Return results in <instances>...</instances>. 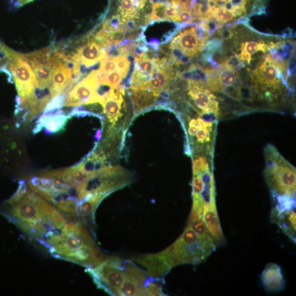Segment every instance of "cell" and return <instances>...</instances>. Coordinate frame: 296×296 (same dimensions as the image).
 Returning <instances> with one entry per match:
<instances>
[{
  "mask_svg": "<svg viewBox=\"0 0 296 296\" xmlns=\"http://www.w3.org/2000/svg\"><path fill=\"white\" fill-rule=\"evenodd\" d=\"M56 258L93 268L105 258L101 254L91 235L79 223L69 222L61 232L45 245Z\"/></svg>",
  "mask_w": 296,
  "mask_h": 296,
  "instance_id": "1",
  "label": "cell"
},
{
  "mask_svg": "<svg viewBox=\"0 0 296 296\" xmlns=\"http://www.w3.org/2000/svg\"><path fill=\"white\" fill-rule=\"evenodd\" d=\"M264 177L268 186L279 196H293L296 192V171L271 144L265 148Z\"/></svg>",
  "mask_w": 296,
  "mask_h": 296,
  "instance_id": "2",
  "label": "cell"
},
{
  "mask_svg": "<svg viewBox=\"0 0 296 296\" xmlns=\"http://www.w3.org/2000/svg\"><path fill=\"white\" fill-rule=\"evenodd\" d=\"M168 248L177 265H196L215 251L216 244L211 235H199L187 226L181 237Z\"/></svg>",
  "mask_w": 296,
  "mask_h": 296,
  "instance_id": "3",
  "label": "cell"
},
{
  "mask_svg": "<svg viewBox=\"0 0 296 296\" xmlns=\"http://www.w3.org/2000/svg\"><path fill=\"white\" fill-rule=\"evenodd\" d=\"M12 205L8 216L28 234L38 221L55 209L33 191H27L18 202Z\"/></svg>",
  "mask_w": 296,
  "mask_h": 296,
  "instance_id": "4",
  "label": "cell"
},
{
  "mask_svg": "<svg viewBox=\"0 0 296 296\" xmlns=\"http://www.w3.org/2000/svg\"><path fill=\"white\" fill-rule=\"evenodd\" d=\"M123 262L117 257L105 259L87 272L92 277L98 289L111 296H119L124 280Z\"/></svg>",
  "mask_w": 296,
  "mask_h": 296,
  "instance_id": "5",
  "label": "cell"
},
{
  "mask_svg": "<svg viewBox=\"0 0 296 296\" xmlns=\"http://www.w3.org/2000/svg\"><path fill=\"white\" fill-rule=\"evenodd\" d=\"M282 72L273 62L271 56L268 54L264 61L253 72L252 82L255 84L256 88L261 86L265 90V95L272 97L270 92H276L281 87Z\"/></svg>",
  "mask_w": 296,
  "mask_h": 296,
  "instance_id": "6",
  "label": "cell"
},
{
  "mask_svg": "<svg viewBox=\"0 0 296 296\" xmlns=\"http://www.w3.org/2000/svg\"><path fill=\"white\" fill-rule=\"evenodd\" d=\"M123 265L125 280L119 296H146L145 286L151 276L131 261H125Z\"/></svg>",
  "mask_w": 296,
  "mask_h": 296,
  "instance_id": "7",
  "label": "cell"
},
{
  "mask_svg": "<svg viewBox=\"0 0 296 296\" xmlns=\"http://www.w3.org/2000/svg\"><path fill=\"white\" fill-rule=\"evenodd\" d=\"M133 260L143 266L149 276L155 279H163L171 269L175 267L173 257L167 248L156 254L137 256Z\"/></svg>",
  "mask_w": 296,
  "mask_h": 296,
  "instance_id": "8",
  "label": "cell"
},
{
  "mask_svg": "<svg viewBox=\"0 0 296 296\" xmlns=\"http://www.w3.org/2000/svg\"><path fill=\"white\" fill-rule=\"evenodd\" d=\"M188 81L189 96L202 115L209 114L218 117L220 110L219 103L216 97L207 87V85L192 80Z\"/></svg>",
  "mask_w": 296,
  "mask_h": 296,
  "instance_id": "9",
  "label": "cell"
},
{
  "mask_svg": "<svg viewBox=\"0 0 296 296\" xmlns=\"http://www.w3.org/2000/svg\"><path fill=\"white\" fill-rule=\"evenodd\" d=\"M99 85L97 70L92 71L69 93L64 106L86 105L95 93Z\"/></svg>",
  "mask_w": 296,
  "mask_h": 296,
  "instance_id": "10",
  "label": "cell"
},
{
  "mask_svg": "<svg viewBox=\"0 0 296 296\" xmlns=\"http://www.w3.org/2000/svg\"><path fill=\"white\" fill-rule=\"evenodd\" d=\"M72 68L70 63H68L59 57L55 64L53 71L52 83L51 87V95L53 98L62 94L68 87L75 82L72 78Z\"/></svg>",
  "mask_w": 296,
  "mask_h": 296,
  "instance_id": "11",
  "label": "cell"
},
{
  "mask_svg": "<svg viewBox=\"0 0 296 296\" xmlns=\"http://www.w3.org/2000/svg\"><path fill=\"white\" fill-rule=\"evenodd\" d=\"M171 44L178 46L184 54L192 57L201 52L205 45L197 38L194 32V27L180 33L177 36L174 37Z\"/></svg>",
  "mask_w": 296,
  "mask_h": 296,
  "instance_id": "12",
  "label": "cell"
},
{
  "mask_svg": "<svg viewBox=\"0 0 296 296\" xmlns=\"http://www.w3.org/2000/svg\"><path fill=\"white\" fill-rule=\"evenodd\" d=\"M177 75L176 70L172 66L171 63L158 69L148 80L151 91L157 97H159L160 93L166 89L172 80Z\"/></svg>",
  "mask_w": 296,
  "mask_h": 296,
  "instance_id": "13",
  "label": "cell"
},
{
  "mask_svg": "<svg viewBox=\"0 0 296 296\" xmlns=\"http://www.w3.org/2000/svg\"><path fill=\"white\" fill-rule=\"evenodd\" d=\"M203 220L207 226L216 244H224L225 239L218 215L216 203L204 205Z\"/></svg>",
  "mask_w": 296,
  "mask_h": 296,
  "instance_id": "14",
  "label": "cell"
},
{
  "mask_svg": "<svg viewBox=\"0 0 296 296\" xmlns=\"http://www.w3.org/2000/svg\"><path fill=\"white\" fill-rule=\"evenodd\" d=\"M124 94H125V90L123 88L113 89L109 96L101 103L104 106V113L106 114L113 126L122 116L121 110L123 100L122 96Z\"/></svg>",
  "mask_w": 296,
  "mask_h": 296,
  "instance_id": "15",
  "label": "cell"
},
{
  "mask_svg": "<svg viewBox=\"0 0 296 296\" xmlns=\"http://www.w3.org/2000/svg\"><path fill=\"white\" fill-rule=\"evenodd\" d=\"M261 280L264 289L269 293H277L284 288L285 281L281 269L276 264H269L264 269Z\"/></svg>",
  "mask_w": 296,
  "mask_h": 296,
  "instance_id": "16",
  "label": "cell"
},
{
  "mask_svg": "<svg viewBox=\"0 0 296 296\" xmlns=\"http://www.w3.org/2000/svg\"><path fill=\"white\" fill-rule=\"evenodd\" d=\"M272 219L293 241L296 242V213L294 209L281 211L274 209Z\"/></svg>",
  "mask_w": 296,
  "mask_h": 296,
  "instance_id": "17",
  "label": "cell"
},
{
  "mask_svg": "<svg viewBox=\"0 0 296 296\" xmlns=\"http://www.w3.org/2000/svg\"><path fill=\"white\" fill-rule=\"evenodd\" d=\"M70 116L64 114H43L38 119L37 123L45 127L47 134H52L64 129Z\"/></svg>",
  "mask_w": 296,
  "mask_h": 296,
  "instance_id": "18",
  "label": "cell"
},
{
  "mask_svg": "<svg viewBox=\"0 0 296 296\" xmlns=\"http://www.w3.org/2000/svg\"><path fill=\"white\" fill-rule=\"evenodd\" d=\"M131 90V98L136 113L149 108L155 104L158 97L148 90L134 89Z\"/></svg>",
  "mask_w": 296,
  "mask_h": 296,
  "instance_id": "19",
  "label": "cell"
},
{
  "mask_svg": "<svg viewBox=\"0 0 296 296\" xmlns=\"http://www.w3.org/2000/svg\"><path fill=\"white\" fill-rule=\"evenodd\" d=\"M238 79L237 72L231 69L223 67L218 71V81L221 87V91L223 88L234 85Z\"/></svg>",
  "mask_w": 296,
  "mask_h": 296,
  "instance_id": "20",
  "label": "cell"
},
{
  "mask_svg": "<svg viewBox=\"0 0 296 296\" xmlns=\"http://www.w3.org/2000/svg\"><path fill=\"white\" fill-rule=\"evenodd\" d=\"M210 18H212L215 19L219 23L221 24H225L229 22L236 18L234 13L225 9L224 8H218L213 10L211 15Z\"/></svg>",
  "mask_w": 296,
  "mask_h": 296,
  "instance_id": "21",
  "label": "cell"
},
{
  "mask_svg": "<svg viewBox=\"0 0 296 296\" xmlns=\"http://www.w3.org/2000/svg\"><path fill=\"white\" fill-rule=\"evenodd\" d=\"M117 70V57H109L103 60L100 69L97 70L99 77L106 76Z\"/></svg>",
  "mask_w": 296,
  "mask_h": 296,
  "instance_id": "22",
  "label": "cell"
},
{
  "mask_svg": "<svg viewBox=\"0 0 296 296\" xmlns=\"http://www.w3.org/2000/svg\"><path fill=\"white\" fill-rule=\"evenodd\" d=\"M241 49L245 50L248 54L251 55L260 51L264 53L267 52L270 50V46L262 42H257L252 41L243 43Z\"/></svg>",
  "mask_w": 296,
  "mask_h": 296,
  "instance_id": "23",
  "label": "cell"
},
{
  "mask_svg": "<svg viewBox=\"0 0 296 296\" xmlns=\"http://www.w3.org/2000/svg\"><path fill=\"white\" fill-rule=\"evenodd\" d=\"M188 226H190L197 234L199 235H211L207 226H206L203 221V218L190 219Z\"/></svg>",
  "mask_w": 296,
  "mask_h": 296,
  "instance_id": "24",
  "label": "cell"
},
{
  "mask_svg": "<svg viewBox=\"0 0 296 296\" xmlns=\"http://www.w3.org/2000/svg\"><path fill=\"white\" fill-rule=\"evenodd\" d=\"M165 4L153 3L152 14L147 20L148 21L167 20L165 15Z\"/></svg>",
  "mask_w": 296,
  "mask_h": 296,
  "instance_id": "25",
  "label": "cell"
},
{
  "mask_svg": "<svg viewBox=\"0 0 296 296\" xmlns=\"http://www.w3.org/2000/svg\"><path fill=\"white\" fill-rule=\"evenodd\" d=\"M67 93H62L60 95L55 97L51 100L48 104L46 106L44 113L45 114L51 111L61 109L64 106L66 100Z\"/></svg>",
  "mask_w": 296,
  "mask_h": 296,
  "instance_id": "26",
  "label": "cell"
},
{
  "mask_svg": "<svg viewBox=\"0 0 296 296\" xmlns=\"http://www.w3.org/2000/svg\"><path fill=\"white\" fill-rule=\"evenodd\" d=\"M210 168L207 158L204 156L197 157L193 161V174Z\"/></svg>",
  "mask_w": 296,
  "mask_h": 296,
  "instance_id": "27",
  "label": "cell"
},
{
  "mask_svg": "<svg viewBox=\"0 0 296 296\" xmlns=\"http://www.w3.org/2000/svg\"><path fill=\"white\" fill-rule=\"evenodd\" d=\"M117 57V70L121 73L123 78H126L130 68V62L126 56Z\"/></svg>",
  "mask_w": 296,
  "mask_h": 296,
  "instance_id": "28",
  "label": "cell"
},
{
  "mask_svg": "<svg viewBox=\"0 0 296 296\" xmlns=\"http://www.w3.org/2000/svg\"><path fill=\"white\" fill-rule=\"evenodd\" d=\"M179 10L177 6L167 4L165 8V15L167 20L179 22Z\"/></svg>",
  "mask_w": 296,
  "mask_h": 296,
  "instance_id": "29",
  "label": "cell"
},
{
  "mask_svg": "<svg viewBox=\"0 0 296 296\" xmlns=\"http://www.w3.org/2000/svg\"><path fill=\"white\" fill-rule=\"evenodd\" d=\"M205 19V22L201 27L207 30L210 36L222 28V24L212 18H207Z\"/></svg>",
  "mask_w": 296,
  "mask_h": 296,
  "instance_id": "30",
  "label": "cell"
},
{
  "mask_svg": "<svg viewBox=\"0 0 296 296\" xmlns=\"http://www.w3.org/2000/svg\"><path fill=\"white\" fill-rule=\"evenodd\" d=\"M244 62L237 55H232L226 60L225 62L222 64L223 67H226L235 70L244 67Z\"/></svg>",
  "mask_w": 296,
  "mask_h": 296,
  "instance_id": "31",
  "label": "cell"
},
{
  "mask_svg": "<svg viewBox=\"0 0 296 296\" xmlns=\"http://www.w3.org/2000/svg\"><path fill=\"white\" fill-rule=\"evenodd\" d=\"M27 191V190L26 185H25V182L24 180H21V181L19 182L18 190L17 191L15 194L12 196L11 198L8 201V203L12 205L18 202V201L22 198Z\"/></svg>",
  "mask_w": 296,
  "mask_h": 296,
  "instance_id": "32",
  "label": "cell"
},
{
  "mask_svg": "<svg viewBox=\"0 0 296 296\" xmlns=\"http://www.w3.org/2000/svg\"><path fill=\"white\" fill-rule=\"evenodd\" d=\"M203 118L192 119L189 122L188 133L191 136H195L201 126Z\"/></svg>",
  "mask_w": 296,
  "mask_h": 296,
  "instance_id": "33",
  "label": "cell"
},
{
  "mask_svg": "<svg viewBox=\"0 0 296 296\" xmlns=\"http://www.w3.org/2000/svg\"><path fill=\"white\" fill-rule=\"evenodd\" d=\"M194 32L199 41L205 45L210 37L207 30L200 25H197L194 27Z\"/></svg>",
  "mask_w": 296,
  "mask_h": 296,
  "instance_id": "34",
  "label": "cell"
},
{
  "mask_svg": "<svg viewBox=\"0 0 296 296\" xmlns=\"http://www.w3.org/2000/svg\"><path fill=\"white\" fill-rule=\"evenodd\" d=\"M217 32H218L219 35H220L223 40H229L234 36V32L228 28H220V29H218Z\"/></svg>",
  "mask_w": 296,
  "mask_h": 296,
  "instance_id": "35",
  "label": "cell"
},
{
  "mask_svg": "<svg viewBox=\"0 0 296 296\" xmlns=\"http://www.w3.org/2000/svg\"><path fill=\"white\" fill-rule=\"evenodd\" d=\"M192 19V15L191 12L182 11L179 12V22L190 24Z\"/></svg>",
  "mask_w": 296,
  "mask_h": 296,
  "instance_id": "36",
  "label": "cell"
},
{
  "mask_svg": "<svg viewBox=\"0 0 296 296\" xmlns=\"http://www.w3.org/2000/svg\"><path fill=\"white\" fill-rule=\"evenodd\" d=\"M34 1L35 0H8L11 5L16 8L22 7Z\"/></svg>",
  "mask_w": 296,
  "mask_h": 296,
  "instance_id": "37",
  "label": "cell"
},
{
  "mask_svg": "<svg viewBox=\"0 0 296 296\" xmlns=\"http://www.w3.org/2000/svg\"><path fill=\"white\" fill-rule=\"evenodd\" d=\"M149 45L156 50H157L158 49V41L157 40H153L150 42Z\"/></svg>",
  "mask_w": 296,
  "mask_h": 296,
  "instance_id": "38",
  "label": "cell"
},
{
  "mask_svg": "<svg viewBox=\"0 0 296 296\" xmlns=\"http://www.w3.org/2000/svg\"><path fill=\"white\" fill-rule=\"evenodd\" d=\"M150 2L152 3H162L167 5L169 4L168 0H149Z\"/></svg>",
  "mask_w": 296,
  "mask_h": 296,
  "instance_id": "39",
  "label": "cell"
},
{
  "mask_svg": "<svg viewBox=\"0 0 296 296\" xmlns=\"http://www.w3.org/2000/svg\"><path fill=\"white\" fill-rule=\"evenodd\" d=\"M168 1L169 4L176 6L178 8L180 5L179 0H168Z\"/></svg>",
  "mask_w": 296,
  "mask_h": 296,
  "instance_id": "40",
  "label": "cell"
},
{
  "mask_svg": "<svg viewBox=\"0 0 296 296\" xmlns=\"http://www.w3.org/2000/svg\"><path fill=\"white\" fill-rule=\"evenodd\" d=\"M101 130H98V131L96 133V134L95 136V139L97 140H99L101 139Z\"/></svg>",
  "mask_w": 296,
  "mask_h": 296,
  "instance_id": "41",
  "label": "cell"
}]
</instances>
